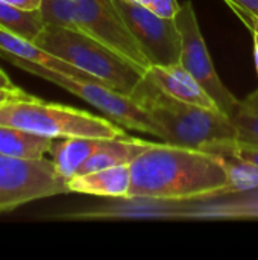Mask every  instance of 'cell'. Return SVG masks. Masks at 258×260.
<instances>
[{
    "label": "cell",
    "mask_w": 258,
    "mask_h": 260,
    "mask_svg": "<svg viewBox=\"0 0 258 260\" xmlns=\"http://www.w3.org/2000/svg\"><path fill=\"white\" fill-rule=\"evenodd\" d=\"M128 200L187 201L224 197L227 172L220 155L208 151L152 143L129 165Z\"/></svg>",
    "instance_id": "cell-1"
},
{
    "label": "cell",
    "mask_w": 258,
    "mask_h": 260,
    "mask_svg": "<svg viewBox=\"0 0 258 260\" xmlns=\"http://www.w3.org/2000/svg\"><path fill=\"white\" fill-rule=\"evenodd\" d=\"M131 96L151 114L166 143L207 151L216 143L237 139L230 116L178 101L160 90L146 75Z\"/></svg>",
    "instance_id": "cell-2"
},
{
    "label": "cell",
    "mask_w": 258,
    "mask_h": 260,
    "mask_svg": "<svg viewBox=\"0 0 258 260\" xmlns=\"http://www.w3.org/2000/svg\"><path fill=\"white\" fill-rule=\"evenodd\" d=\"M49 53L76 66L94 81L131 96L144 70L94 37L68 27L46 24L33 41Z\"/></svg>",
    "instance_id": "cell-3"
},
{
    "label": "cell",
    "mask_w": 258,
    "mask_h": 260,
    "mask_svg": "<svg viewBox=\"0 0 258 260\" xmlns=\"http://www.w3.org/2000/svg\"><path fill=\"white\" fill-rule=\"evenodd\" d=\"M0 125L21 128L50 139L126 136L125 129L113 120L79 108L47 104L33 96L0 104Z\"/></svg>",
    "instance_id": "cell-4"
},
{
    "label": "cell",
    "mask_w": 258,
    "mask_h": 260,
    "mask_svg": "<svg viewBox=\"0 0 258 260\" xmlns=\"http://www.w3.org/2000/svg\"><path fill=\"white\" fill-rule=\"evenodd\" d=\"M0 56L9 61L12 66L21 70H26L38 78H43L67 90L68 93L81 98L82 101L96 107L100 113L108 116L117 125L161 139V131L155 125L151 114L132 96L123 94L97 81L79 79V78H75V76L56 72V70H50L44 66L23 59L20 56H15L3 50H0Z\"/></svg>",
    "instance_id": "cell-5"
},
{
    "label": "cell",
    "mask_w": 258,
    "mask_h": 260,
    "mask_svg": "<svg viewBox=\"0 0 258 260\" xmlns=\"http://www.w3.org/2000/svg\"><path fill=\"white\" fill-rule=\"evenodd\" d=\"M53 160H24L0 154V212L70 192Z\"/></svg>",
    "instance_id": "cell-6"
},
{
    "label": "cell",
    "mask_w": 258,
    "mask_h": 260,
    "mask_svg": "<svg viewBox=\"0 0 258 260\" xmlns=\"http://www.w3.org/2000/svg\"><path fill=\"white\" fill-rule=\"evenodd\" d=\"M175 21L181 38L179 64L190 72V75L205 88V91L216 101L222 113L233 117L239 110L242 101L237 99L222 82L217 75L205 40L202 37L199 21L192 0L181 3L175 15Z\"/></svg>",
    "instance_id": "cell-7"
},
{
    "label": "cell",
    "mask_w": 258,
    "mask_h": 260,
    "mask_svg": "<svg viewBox=\"0 0 258 260\" xmlns=\"http://www.w3.org/2000/svg\"><path fill=\"white\" fill-rule=\"evenodd\" d=\"M114 3L151 66L179 62L181 38L175 17H161L148 6L129 0H114Z\"/></svg>",
    "instance_id": "cell-8"
},
{
    "label": "cell",
    "mask_w": 258,
    "mask_h": 260,
    "mask_svg": "<svg viewBox=\"0 0 258 260\" xmlns=\"http://www.w3.org/2000/svg\"><path fill=\"white\" fill-rule=\"evenodd\" d=\"M78 30H82L148 70L151 62L128 30L114 0H73Z\"/></svg>",
    "instance_id": "cell-9"
},
{
    "label": "cell",
    "mask_w": 258,
    "mask_h": 260,
    "mask_svg": "<svg viewBox=\"0 0 258 260\" xmlns=\"http://www.w3.org/2000/svg\"><path fill=\"white\" fill-rule=\"evenodd\" d=\"M160 90L166 94L192 104L198 107H204L208 110H219L216 101L205 91V88L190 75L187 69H184L179 62L169 66H149L144 73Z\"/></svg>",
    "instance_id": "cell-10"
},
{
    "label": "cell",
    "mask_w": 258,
    "mask_h": 260,
    "mask_svg": "<svg viewBox=\"0 0 258 260\" xmlns=\"http://www.w3.org/2000/svg\"><path fill=\"white\" fill-rule=\"evenodd\" d=\"M67 183L70 192L128 200L131 189V169L129 165L113 166L82 175H75L68 178Z\"/></svg>",
    "instance_id": "cell-11"
},
{
    "label": "cell",
    "mask_w": 258,
    "mask_h": 260,
    "mask_svg": "<svg viewBox=\"0 0 258 260\" xmlns=\"http://www.w3.org/2000/svg\"><path fill=\"white\" fill-rule=\"evenodd\" d=\"M154 142H146L141 139H135L131 136H120L106 139L103 146L96 151L76 172V175L120 166V165H131L132 160L140 155L144 149H148Z\"/></svg>",
    "instance_id": "cell-12"
},
{
    "label": "cell",
    "mask_w": 258,
    "mask_h": 260,
    "mask_svg": "<svg viewBox=\"0 0 258 260\" xmlns=\"http://www.w3.org/2000/svg\"><path fill=\"white\" fill-rule=\"evenodd\" d=\"M0 50L12 53L15 56H20L23 59L36 62L40 66H44L50 70H56L79 79H91L94 81L90 75H87L85 72H82L81 69H78L76 66L49 53L47 50L41 49L40 46H36L35 43L24 40L15 34H11L8 30H5L3 27H0Z\"/></svg>",
    "instance_id": "cell-13"
},
{
    "label": "cell",
    "mask_w": 258,
    "mask_h": 260,
    "mask_svg": "<svg viewBox=\"0 0 258 260\" xmlns=\"http://www.w3.org/2000/svg\"><path fill=\"white\" fill-rule=\"evenodd\" d=\"M105 142L106 139L100 137H68L56 143L53 142L50 155L59 174L68 180L76 175L79 168L99 151Z\"/></svg>",
    "instance_id": "cell-14"
},
{
    "label": "cell",
    "mask_w": 258,
    "mask_h": 260,
    "mask_svg": "<svg viewBox=\"0 0 258 260\" xmlns=\"http://www.w3.org/2000/svg\"><path fill=\"white\" fill-rule=\"evenodd\" d=\"M53 139L44 137L21 128L0 125V154L24 158V160H38L44 158L46 154H50Z\"/></svg>",
    "instance_id": "cell-15"
},
{
    "label": "cell",
    "mask_w": 258,
    "mask_h": 260,
    "mask_svg": "<svg viewBox=\"0 0 258 260\" xmlns=\"http://www.w3.org/2000/svg\"><path fill=\"white\" fill-rule=\"evenodd\" d=\"M0 27L24 40L35 41L46 27L40 9H21L0 2Z\"/></svg>",
    "instance_id": "cell-16"
},
{
    "label": "cell",
    "mask_w": 258,
    "mask_h": 260,
    "mask_svg": "<svg viewBox=\"0 0 258 260\" xmlns=\"http://www.w3.org/2000/svg\"><path fill=\"white\" fill-rule=\"evenodd\" d=\"M227 172V187L224 195L242 193L258 189V165L230 155H220Z\"/></svg>",
    "instance_id": "cell-17"
},
{
    "label": "cell",
    "mask_w": 258,
    "mask_h": 260,
    "mask_svg": "<svg viewBox=\"0 0 258 260\" xmlns=\"http://www.w3.org/2000/svg\"><path fill=\"white\" fill-rule=\"evenodd\" d=\"M40 11L46 24L78 30L73 0H41Z\"/></svg>",
    "instance_id": "cell-18"
},
{
    "label": "cell",
    "mask_w": 258,
    "mask_h": 260,
    "mask_svg": "<svg viewBox=\"0 0 258 260\" xmlns=\"http://www.w3.org/2000/svg\"><path fill=\"white\" fill-rule=\"evenodd\" d=\"M231 120L237 129V140L258 145V110L245 105L242 101Z\"/></svg>",
    "instance_id": "cell-19"
},
{
    "label": "cell",
    "mask_w": 258,
    "mask_h": 260,
    "mask_svg": "<svg viewBox=\"0 0 258 260\" xmlns=\"http://www.w3.org/2000/svg\"><path fill=\"white\" fill-rule=\"evenodd\" d=\"M207 151L213 154H219V155H230V157H236L240 160H248L251 163L258 165V145L240 142L237 139L216 143L210 146Z\"/></svg>",
    "instance_id": "cell-20"
},
{
    "label": "cell",
    "mask_w": 258,
    "mask_h": 260,
    "mask_svg": "<svg viewBox=\"0 0 258 260\" xmlns=\"http://www.w3.org/2000/svg\"><path fill=\"white\" fill-rule=\"evenodd\" d=\"M225 2L246 26H249L254 20H258V0H225Z\"/></svg>",
    "instance_id": "cell-21"
},
{
    "label": "cell",
    "mask_w": 258,
    "mask_h": 260,
    "mask_svg": "<svg viewBox=\"0 0 258 260\" xmlns=\"http://www.w3.org/2000/svg\"><path fill=\"white\" fill-rule=\"evenodd\" d=\"M181 3L178 0H151L149 9L161 17H175L179 11Z\"/></svg>",
    "instance_id": "cell-22"
},
{
    "label": "cell",
    "mask_w": 258,
    "mask_h": 260,
    "mask_svg": "<svg viewBox=\"0 0 258 260\" xmlns=\"http://www.w3.org/2000/svg\"><path fill=\"white\" fill-rule=\"evenodd\" d=\"M30 94L24 93L21 88L14 87V88H2L0 87V104L6 102V101H12V99H26Z\"/></svg>",
    "instance_id": "cell-23"
},
{
    "label": "cell",
    "mask_w": 258,
    "mask_h": 260,
    "mask_svg": "<svg viewBox=\"0 0 258 260\" xmlns=\"http://www.w3.org/2000/svg\"><path fill=\"white\" fill-rule=\"evenodd\" d=\"M0 2L21 8V9H29V11L40 9V6H41V0H0Z\"/></svg>",
    "instance_id": "cell-24"
},
{
    "label": "cell",
    "mask_w": 258,
    "mask_h": 260,
    "mask_svg": "<svg viewBox=\"0 0 258 260\" xmlns=\"http://www.w3.org/2000/svg\"><path fill=\"white\" fill-rule=\"evenodd\" d=\"M248 27H249L252 38H254V61H255V69H257L258 73V20H254Z\"/></svg>",
    "instance_id": "cell-25"
},
{
    "label": "cell",
    "mask_w": 258,
    "mask_h": 260,
    "mask_svg": "<svg viewBox=\"0 0 258 260\" xmlns=\"http://www.w3.org/2000/svg\"><path fill=\"white\" fill-rule=\"evenodd\" d=\"M243 104L248 105V107H251V108L258 110V90H255L254 93H251V94L243 101Z\"/></svg>",
    "instance_id": "cell-26"
},
{
    "label": "cell",
    "mask_w": 258,
    "mask_h": 260,
    "mask_svg": "<svg viewBox=\"0 0 258 260\" xmlns=\"http://www.w3.org/2000/svg\"><path fill=\"white\" fill-rule=\"evenodd\" d=\"M0 87L2 88H14V87H17V85L12 84V81L9 79V76L2 69H0Z\"/></svg>",
    "instance_id": "cell-27"
},
{
    "label": "cell",
    "mask_w": 258,
    "mask_h": 260,
    "mask_svg": "<svg viewBox=\"0 0 258 260\" xmlns=\"http://www.w3.org/2000/svg\"><path fill=\"white\" fill-rule=\"evenodd\" d=\"M129 2L140 3V5H143V6H148V8H149V5H151V0H129Z\"/></svg>",
    "instance_id": "cell-28"
}]
</instances>
